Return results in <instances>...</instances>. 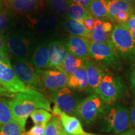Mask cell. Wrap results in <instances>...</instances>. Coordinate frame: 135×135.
Returning a JSON list of instances; mask_svg holds the SVG:
<instances>
[{"mask_svg":"<svg viewBox=\"0 0 135 135\" xmlns=\"http://www.w3.org/2000/svg\"><path fill=\"white\" fill-rule=\"evenodd\" d=\"M9 104L13 120L23 126H25L28 118L36 109L52 111L50 101L41 92L32 89L14 94Z\"/></svg>","mask_w":135,"mask_h":135,"instance_id":"6da1fadb","label":"cell"},{"mask_svg":"<svg viewBox=\"0 0 135 135\" xmlns=\"http://www.w3.org/2000/svg\"><path fill=\"white\" fill-rule=\"evenodd\" d=\"M105 129L115 134H122L129 130L131 126L129 111L126 108L119 104H111L104 109Z\"/></svg>","mask_w":135,"mask_h":135,"instance_id":"7a4b0ae2","label":"cell"},{"mask_svg":"<svg viewBox=\"0 0 135 135\" xmlns=\"http://www.w3.org/2000/svg\"><path fill=\"white\" fill-rule=\"evenodd\" d=\"M111 42L119 56L126 60L135 58V40L124 25H114Z\"/></svg>","mask_w":135,"mask_h":135,"instance_id":"3957f363","label":"cell"},{"mask_svg":"<svg viewBox=\"0 0 135 135\" xmlns=\"http://www.w3.org/2000/svg\"><path fill=\"white\" fill-rule=\"evenodd\" d=\"M124 90V86L120 77L104 73L102 80L94 93L104 103L111 105L120 98Z\"/></svg>","mask_w":135,"mask_h":135,"instance_id":"277c9868","label":"cell"},{"mask_svg":"<svg viewBox=\"0 0 135 135\" xmlns=\"http://www.w3.org/2000/svg\"><path fill=\"white\" fill-rule=\"evenodd\" d=\"M90 58L99 65L106 67L116 68L119 65V56L111 42L89 44Z\"/></svg>","mask_w":135,"mask_h":135,"instance_id":"5b68a950","label":"cell"},{"mask_svg":"<svg viewBox=\"0 0 135 135\" xmlns=\"http://www.w3.org/2000/svg\"><path fill=\"white\" fill-rule=\"evenodd\" d=\"M104 103L97 94H93L80 101L76 115L86 123H91L103 113Z\"/></svg>","mask_w":135,"mask_h":135,"instance_id":"8992f818","label":"cell"},{"mask_svg":"<svg viewBox=\"0 0 135 135\" xmlns=\"http://www.w3.org/2000/svg\"><path fill=\"white\" fill-rule=\"evenodd\" d=\"M13 68L16 75L30 88L38 91L45 89L41 77L33 65L25 60H17L13 63Z\"/></svg>","mask_w":135,"mask_h":135,"instance_id":"52a82bcc","label":"cell"},{"mask_svg":"<svg viewBox=\"0 0 135 135\" xmlns=\"http://www.w3.org/2000/svg\"><path fill=\"white\" fill-rule=\"evenodd\" d=\"M50 99L63 112L69 115H76L80 101L75 93L69 87L52 91Z\"/></svg>","mask_w":135,"mask_h":135,"instance_id":"ba28073f","label":"cell"},{"mask_svg":"<svg viewBox=\"0 0 135 135\" xmlns=\"http://www.w3.org/2000/svg\"><path fill=\"white\" fill-rule=\"evenodd\" d=\"M0 82L13 94L23 93L31 89L20 80L11 65L0 63Z\"/></svg>","mask_w":135,"mask_h":135,"instance_id":"9c48e42d","label":"cell"},{"mask_svg":"<svg viewBox=\"0 0 135 135\" xmlns=\"http://www.w3.org/2000/svg\"><path fill=\"white\" fill-rule=\"evenodd\" d=\"M41 77L42 83L45 89L56 91L68 87V76L60 70H37Z\"/></svg>","mask_w":135,"mask_h":135,"instance_id":"30bf717a","label":"cell"},{"mask_svg":"<svg viewBox=\"0 0 135 135\" xmlns=\"http://www.w3.org/2000/svg\"><path fill=\"white\" fill-rule=\"evenodd\" d=\"M52 113L55 117L60 119L64 131L68 135H84L87 133L84 131L81 123L77 118L63 112L56 105L52 109Z\"/></svg>","mask_w":135,"mask_h":135,"instance_id":"8fae6325","label":"cell"},{"mask_svg":"<svg viewBox=\"0 0 135 135\" xmlns=\"http://www.w3.org/2000/svg\"><path fill=\"white\" fill-rule=\"evenodd\" d=\"M45 0H4V6L9 11L26 14L38 11L44 6Z\"/></svg>","mask_w":135,"mask_h":135,"instance_id":"7c38bea8","label":"cell"},{"mask_svg":"<svg viewBox=\"0 0 135 135\" xmlns=\"http://www.w3.org/2000/svg\"><path fill=\"white\" fill-rule=\"evenodd\" d=\"M48 48L50 68L59 70L68 52L66 43L61 40H53L48 43Z\"/></svg>","mask_w":135,"mask_h":135,"instance_id":"4fadbf2b","label":"cell"},{"mask_svg":"<svg viewBox=\"0 0 135 135\" xmlns=\"http://www.w3.org/2000/svg\"><path fill=\"white\" fill-rule=\"evenodd\" d=\"M113 28L112 23L106 20L95 19L93 30L90 33V41L96 43H109Z\"/></svg>","mask_w":135,"mask_h":135,"instance_id":"5bb4252c","label":"cell"},{"mask_svg":"<svg viewBox=\"0 0 135 135\" xmlns=\"http://www.w3.org/2000/svg\"><path fill=\"white\" fill-rule=\"evenodd\" d=\"M90 40L82 37L70 36L66 43L68 51L84 61L89 60Z\"/></svg>","mask_w":135,"mask_h":135,"instance_id":"9a60e30c","label":"cell"},{"mask_svg":"<svg viewBox=\"0 0 135 135\" xmlns=\"http://www.w3.org/2000/svg\"><path fill=\"white\" fill-rule=\"evenodd\" d=\"M8 49L20 60H25L29 55L30 41L18 36H11L6 39Z\"/></svg>","mask_w":135,"mask_h":135,"instance_id":"2e32d148","label":"cell"},{"mask_svg":"<svg viewBox=\"0 0 135 135\" xmlns=\"http://www.w3.org/2000/svg\"><path fill=\"white\" fill-rule=\"evenodd\" d=\"M84 66L86 70L88 89L94 91L104 75L103 71L98 64L93 60H88L84 61Z\"/></svg>","mask_w":135,"mask_h":135,"instance_id":"e0dca14e","label":"cell"},{"mask_svg":"<svg viewBox=\"0 0 135 135\" xmlns=\"http://www.w3.org/2000/svg\"><path fill=\"white\" fill-rule=\"evenodd\" d=\"M68 87L82 91L88 89V81L84 65L80 67L73 75L68 76Z\"/></svg>","mask_w":135,"mask_h":135,"instance_id":"ac0fdd59","label":"cell"},{"mask_svg":"<svg viewBox=\"0 0 135 135\" xmlns=\"http://www.w3.org/2000/svg\"><path fill=\"white\" fill-rule=\"evenodd\" d=\"M107 10L109 20L113 21L116 15L121 13L135 15V7L121 0H107Z\"/></svg>","mask_w":135,"mask_h":135,"instance_id":"d6986e66","label":"cell"},{"mask_svg":"<svg viewBox=\"0 0 135 135\" xmlns=\"http://www.w3.org/2000/svg\"><path fill=\"white\" fill-rule=\"evenodd\" d=\"M32 64L36 70H45L50 68L48 45L43 44L37 47L32 57Z\"/></svg>","mask_w":135,"mask_h":135,"instance_id":"ffe728a7","label":"cell"},{"mask_svg":"<svg viewBox=\"0 0 135 135\" xmlns=\"http://www.w3.org/2000/svg\"><path fill=\"white\" fill-rule=\"evenodd\" d=\"M84 61H85L81 58H78L68 51L61 66L58 70L64 73L68 76H70L73 75L80 67L84 65Z\"/></svg>","mask_w":135,"mask_h":135,"instance_id":"44dd1931","label":"cell"},{"mask_svg":"<svg viewBox=\"0 0 135 135\" xmlns=\"http://www.w3.org/2000/svg\"><path fill=\"white\" fill-rule=\"evenodd\" d=\"M64 28L70 34L71 36H75L86 38L90 40V33L88 31L82 23L75 20L67 19L64 22Z\"/></svg>","mask_w":135,"mask_h":135,"instance_id":"7402d4cb","label":"cell"},{"mask_svg":"<svg viewBox=\"0 0 135 135\" xmlns=\"http://www.w3.org/2000/svg\"><path fill=\"white\" fill-rule=\"evenodd\" d=\"M90 14L89 11L80 6L72 2L70 0L68 1V9L66 16L68 19L82 23V21L87 16Z\"/></svg>","mask_w":135,"mask_h":135,"instance_id":"603a6c76","label":"cell"},{"mask_svg":"<svg viewBox=\"0 0 135 135\" xmlns=\"http://www.w3.org/2000/svg\"><path fill=\"white\" fill-rule=\"evenodd\" d=\"M88 11L95 19L109 20L107 0H92Z\"/></svg>","mask_w":135,"mask_h":135,"instance_id":"cb8c5ba5","label":"cell"},{"mask_svg":"<svg viewBox=\"0 0 135 135\" xmlns=\"http://www.w3.org/2000/svg\"><path fill=\"white\" fill-rule=\"evenodd\" d=\"M30 117L36 125L46 127V124L53 118V115L48 111L44 109H38L32 113Z\"/></svg>","mask_w":135,"mask_h":135,"instance_id":"d4e9b609","label":"cell"},{"mask_svg":"<svg viewBox=\"0 0 135 135\" xmlns=\"http://www.w3.org/2000/svg\"><path fill=\"white\" fill-rule=\"evenodd\" d=\"M56 25V19L53 15H46L41 17L36 24V29L41 33L53 30Z\"/></svg>","mask_w":135,"mask_h":135,"instance_id":"484cf974","label":"cell"},{"mask_svg":"<svg viewBox=\"0 0 135 135\" xmlns=\"http://www.w3.org/2000/svg\"><path fill=\"white\" fill-rule=\"evenodd\" d=\"M25 126H23L13 120L11 122L0 126V135H21L25 131Z\"/></svg>","mask_w":135,"mask_h":135,"instance_id":"4316f807","label":"cell"},{"mask_svg":"<svg viewBox=\"0 0 135 135\" xmlns=\"http://www.w3.org/2000/svg\"><path fill=\"white\" fill-rule=\"evenodd\" d=\"M13 116L9 104V100L0 97V126L13 121Z\"/></svg>","mask_w":135,"mask_h":135,"instance_id":"83f0119b","label":"cell"},{"mask_svg":"<svg viewBox=\"0 0 135 135\" xmlns=\"http://www.w3.org/2000/svg\"><path fill=\"white\" fill-rule=\"evenodd\" d=\"M68 0H46L51 9L59 16L63 17L67 14Z\"/></svg>","mask_w":135,"mask_h":135,"instance_id":"f1b7e54d","label":"cell"},{"mask_svg":"<svg viewBox=\"0 0 135 135\" xmlns=\"http://www.w3.org/2000/svg\"><path fill=\"white\" fill-rule=\"evenodd\" d=\"M63 131L60 120L54 116L46 124L44 135H61Z\"/></svg>","mask_w":135,"mask_h":135,"instance_id":"f546056e","label":"cell"},{"mask_svg":"<svg viewBox=\"0 0 135 135\" xmlns=\"http://www.w3.org/2000/svg\"><path fill=\"white\" fill-rule=\"evenodd\" d=\"M9 12L6 8L0 9V33L8 28L9 25Z\"/></svg>","mask_w":135,"mask_h":135,"instance_id":"4dcf8cb0","label":"cell"},{"mask_svg":"<svg viewBox=\"0 0 135 135\" xmlns=\"http://www.w3.org/2000/svg\"><path fill=\"white\" fill-rule=\"evenodd\" d=\"M94 21H95V18L91 16V15L89 14L82 21V24L85 27V28L88 30L89 33H91L93 30Z\"/></svg>","mask_w":135,"mask_h":135,"instance_id":"1f68e13d","label":"cell"},{"mask_svg":"<svg viewBox=\"0 0 135 135\" xmlns=\"http://www.w3.org/2000/svg\"><path fill=\"white\" fill-rule=\"evenodd\" d=\"M45 127L35 125L31 128L28 131H24L21 135H44Z\"/></svg>","mask_w":135,"mask_h":135,"instance_id":"d6a6232c","label":"cell"},{"mask_svg":"<svg viewBox=\"0 0 135 135\" xmlns=\"http://www.w3.org/2000/svg\"><path fill=\"white\" fill-rule=\"evenodd\" d=\"M124 26L129 30L135 40V15H131Z\"/></svg>","mask_w":135,"mask_h":135,"instance_id":"836d02e7","label":"cell"},{"mask_svg":"<svg viewBox=\"0 0 135 135\" xmlns=\"http://www.w3.org/2000/svg\"><path fill=\"white\" fill-rule=\"evenodd\" d=\"M0 52L6 55H8V53H9V50L6 45V39H4V37L1 36V35H0Z\"/></svg>","mask_w":135,"mask_h":135,"instance_id":"e575fe53","label":"cell"},{"mask_svg":"<svg viewBox=\"0 0 135 135\" xmlns=\"http://www.w3.org/2000/svg\"><path fill=\"white\" fill-rule=\"evenodd\" d=\"M70 1L76 3V4L80 5V6L88 10L92 0H70Z\"/></svg>","mask_w":135,"mask_h":135,"instance_id":"d590c367","label":"cell"},{"mask_svg":"<svg viewBox=\"0 0 135 135\" xmlns=\"http://www.w3.org/2000/svg\"><path fill=\"white\" fill-rule=\"evenodd\" d=\"M14 94L10 93L8 89H6L3 86V85L0 82V97H6V98H12Z\"/></svg>","mask_w":135,"mask_h":135,"instance_id":"8d00e7d4","label":"cell"},{"mask_svg":"<svg viewBox=\"0 0 135 135\" xmlns=\"http://www.w3.org/2000/svg\"><path fill=\"white\" fill-rule=\"evenodd\" d=\"M129 118H130L131 124L135 127V100L129 111Z\"/></svg>","mask_w":135,"mask_h":135,"instance_id":"74e56055","label":"cell"},{"mask_svg":"<svg viewBox=\"0 0 135 135\" xmlns=\"http://www.w3.org/2000/svg\"><path fill=\"white\" fill-rule=\"evenodd\" d=\"M0 63L6 64V65H11V61L8 58V55L0 52Z\"/></svg>","mask_w":135,"mask_h":135,"instance_id":"f35d334b","label":"cell"},{"mask_svg":"<svg viewBox=\"0 0 135 135\" xmlns=\"http://www.w3.org/2000/svg\"><path fill=\"white\" fill-rule=\"evenodd\" d=\"M131 86H132L133 90H134L135 92V68L134 70H133V71L132 72V74H131Z\"/></svg>","mask_w":135,"mask_h":135,"instance_id":"ab89813d","label":"cell"},{"mask_svg":"<svg viewBox=\"0 0 135 135\" xmlns=\"http://www.w3.org/2000/svg\"><path fill=\"white\" fill-rule=\"evenodd\" d=\"M119 135H135V131L134 130H128L126 132L122 133Z\"/></svg>","mask_w":135,"mask_h":135,"instance_id":"60d3db41","label":"cell"},{"mask_svg":"<svg viewBox=\"0 0 135 135\" xmlns=\"http://www.w3.org/2000/svg\"><path fill=\"white\" fill-rule=\"evenodd\" d=\"M121 1H123L124 2L128 3V4L133 5L135 7V0H121Z\"/></svg>","mask_w":135,"mask_h":135,"instance_id":"b9f144b4","label":"cell"},{"mask_svg":"<svg viewBox=\"0 0 135 135\" xmlns=\"http://www.w3.org/2000/svg\"><path fill=\"white\" fill-rule=\"evenodd\" d=\"M4 8V0H0V9H2Z\"/></svg>","mask_w":135,"mask_h":135,"instance_id":"7bdbcfd3","label":"cell"},{"mask_svg":"<svg viewBox=\"0 0 135 135\" xmlns=\"http://www.w3.org/2000/svg\"><path fill=\"white\" fill-rule=\"evenodd\" d=\"M61 135H68V134L65 132V131H63V132L61 133Z\"/></svg>","mask_w":135,"mask_h":135,"instance_id":"ee69618b","label":"cell"},{"mask_svg":"<svg viewBox=\"0 0 135 135\" xmlns=\"http://www.w3.org/2000/svg\"><path fill=\"white\" fill-rule=\"evenodd\" d=\"M84 135H96V134H91V133H86V134H84Z\"/></svg>","mask_w":135,"mask_h":135,"instance_id":"f6af8a7d","label":"cell"}]
</instances>
